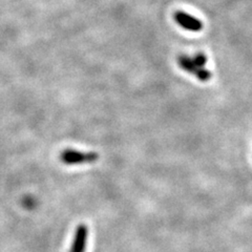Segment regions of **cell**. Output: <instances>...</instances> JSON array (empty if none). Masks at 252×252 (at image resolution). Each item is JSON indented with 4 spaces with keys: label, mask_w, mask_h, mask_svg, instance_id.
I'll use <instances>...</instances> for the list:
<instances>
[{
    "label": "cell",
    "mask_w": 252,
    "mask_h": 252,
    "mask_svg": "<svg viewBox=\"0 0 252 252\" xmlns=\"http://www.w3.org/2000/svg\"><path fill=\"white\" fill-rule=\"evenodd\" d=\"M61 162L65 165H80L90 164L98 161L99 155L96 152L83 153L75 149H65L60 155Z\"/></svg>",
    "instance_id": "cell-1"
},
{
    "label": "cell",
    "mask_w": 252,
    "mask_h": 252,
    "mask_svg": "<svg viewBox=\"0 0 252 252\" xmlns=\"http://www.w3.org/2000/svg\"><path fill=\"white\" fill-rule=\"evenodd\" d=\"M178 62H179L180 66L182 67L185 70V72L195 76L200 81L206 82V81H208L211 79L212 74L209 72V70H207L206 68H204V67L196 66L194 64L192 58L186 56V55H182V56H180L178 58Z\"/></svg>",
    "instance_id": "cell-2"
},
{
    "label": "cell",
    "mask_w": 252,
    "mask_h": 252,
    "mask_svg": "<svg viewBox=\"0 0 252 252\" xmlns=\"http://www.w3.org/2000/svg\"><path fill=\"white\" fill-rule=\"evenodd\" d=\"M173 19L178 23V25L189 32H200L203 30V22L195 18L194 16L179 11L173 14Z\"/></svg>",
    "instance_id": "cell-3"
},
{
    "label": "cell",
    "mask_w": 252,
    "mask_h": 252,
    "mask_svg": "<svg viewBox=\"0 0 252 252\" xmlns=\"http://www.w3.org/2000/svg\"><path fill=\"white\" fill-rule=\"evenodd\" d=\"M89 228L84 224H80L75 231L74 240L70 246L69 252H85L86 245H88Z\"/></svg>",
    "instance_id": "cell-4"
},
{
    "label": "cell",
    "mask_w": 252,
    "mask_h": 252,
    "mask_svg": "<svg viewBox=\"0 0 252 252\" xmlns=\"http://www.w3.org/2000/svg\"><path fill=\"white\" fill-rule=\"evenodd\" d=\"M192 60L194 62V64L198 67H204L207 63V57L205 56V54L203 53H198L195 56L192 57Z\"/></svg>",
    "instance_id": "cell-5"
}]
</instances>
